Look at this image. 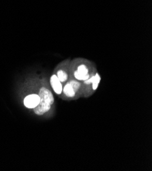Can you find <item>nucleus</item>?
Masks as SVG:
<instances>
[{
    "mask_svg": "<svg viewBox=\"0 0 152 171\" xmlns=\"http://www.w3.org/2000/svg\"><path fill=\"white\" fill-rule=\"evenodd\" d=\"M57 76L59 80L60 81V82H64V81H66L68 79V74L63 70H59L57 72Z\"/></svg>",
    "mask_w": 152,
    "mask_h": 171,
    "instance_id": "6",
    "label": "nucleus"
},
{
    "mask_svg": "<svg viewBox=\"0 0 152 171\" xmlns=\"http://www.w3.org/2000/svg\"><path fill=\"white\" fill-rule=\"evenodd\" d=\"M100 81V77L99 74H96L95 76V78H94L93 83H92V84H93V89H94V90H96V89H97Z\"/></svg>",
    "mask_w": 152,
    "mask_h": 171,
    "instance_id": "7",
    "label": "nucleus"
},
{
    "mask_svg": "<svg viewBox=\"0 0 152 171\" xmlns=\"http://www.w3.org/2000/svg\"><path fill=\"white\" fill-rule=\"evenodd\" d=\"M94 78H95V76H93V77H91L90 78H88L87 80L85 81V84H89V83H92L94 80Z\"/></svg>",
    "mask_w": 152,
    "mask_h": 171,
    "instance_id": "9",
    "label": "nucleus"
},
{
    "mask_svg": "<svg viewBox=\"0 0 152 171\" xmlns=\"http://www.w3.org/2000/svg\"><path fill=\"white\" fill-rule=\"evenodd\" d=\"M51 85L53 90L57 94H60L62 91V85L56 75H53L51 78Z\"/></svg>",
    "mask_w": 152,
    "mask_h": 171,
    "instance_id": "4",
    "label": "nucleus"
},
{
    "mask_svg": "<svg viewBox=\"0 0 152 171\" xmlns=\"http://www.w3.org/2000/svg\"><path fill=\"white\" fill-rule=\"evenodd\" d=\"M74 76L78 80H87L89 78L88 70L85 65H81L78 67L76 71L74 72Z\"/></svg>",
    "mask_w": 152,
    "mask_h": 171,
    "instance_id": "3",
    "label": "nucleus"
},
{
    "mask_svg": "<svg viewBox=\"0 0 152 171\" xmlns=\"http://www.w3.org/2000/svg\"><path fill=\"white\" fill-rule=\"evenodd\" d=\"M40 102V97L36 94H31L24 99V104L27 108H34Z\"/></svg>",
    "mask_w": 152,
    "mask_h": 171,
    "instance_id": "2",
    "label": "nucleus"
},
{
    "mask_svg": "<svg viewBox=\"0 0 152 171\" xmlns=\"http://www.w3.org/2000/svg\"><path fill=\"white\" fill-rule=\"evenodd\" d=\"M69 84L71 85L72 89H73V90L75 91V92L77 90H78L79 87H80V86H81L80 83H79L78 82H76V81H70V82L69 83Z\"/></svg>",
    "mask_w": 152,
    "mask_h": 171,
    "instance_id": "8",
    "label": "nucleus"
},
{
    "mask_svg": "<svg viewBox=\"0 0 152 171\" xmlns=\"http://www.w3.org/2000/svg\"><path fill=\"white\" fill-rule=\"evenodd\" d=\"M64 93H65L68 97H74V95H75V91L73 90L72 86L69 84V83L66 84L64 89Z\"/></svg>",
    "mask_w": 152,
    "mask_h": 171,
    "instance_id": "5",
    "label": "nucleus"
},
{
    "mask_svg": "<svg viewBox=\"0 0 152 171\" xmlns=\"http://www.w3.org/2000/svg\"><path fill=\"white\" fill-rule=\"evenodd\" d=\"M38 95L40 97V102L34 108V110L36 114L42 115L50 110L51 105L54 102V98L51 91L45 87L40 89Z\"/></svg>",
    "mask_w": 152,
    "mask_h": 171,
    "instance_id": "1",
    "label": "nucleus"
}]
</instances>
